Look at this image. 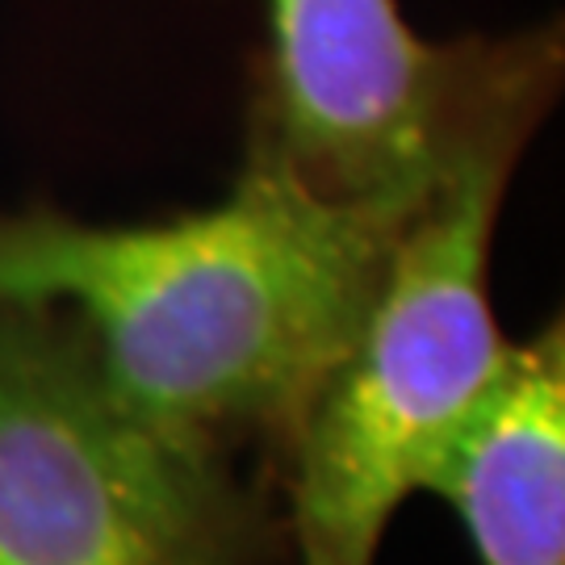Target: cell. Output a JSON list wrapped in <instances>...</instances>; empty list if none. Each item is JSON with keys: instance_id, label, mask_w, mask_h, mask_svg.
I'll use <instances>...</instances> for the list:
<instances>
[{"instance_id": "cell-1", "label": "cell", "mask_w": 565, "mask_h": 565, "mask_svg": "<svg viewBox=\"0 0 565 565\" xmlns=\"http://www.w3.org/2000/svg\"><path fill=\"white\" fill-rule=\"evenodd\" d=\"M411 210L323 198L247 147L223 202L160 223L0 214V302L67 310L139 419L281 473Z\"/></svg>"}, {"instance_id": "cell-2", "label": "cell", "mask_w": 565, "mask_h": 565, "mask_svg": "<svg viewBox=\"0 0 565 565\" xmlns=\"http://www.w3.org/2000/svg\"><path fill=\"white\" fill-rule=\"evenodd\" d=\"M562 30H520L385 256L356 335L285 452L298 565H373L394 511L427 490L494 390L511 343L490 306L507 184L562 93Z\"/></svg>"}, {"instance_id": "cell-3", "label": "cell", "mask_w": 565, "mask_h": 565, "mask_svg": "<svg viewBox=\"0 0 565 565\" xmlns=\"http://www.w3.org/2000/svg\"><path fill=\"white\" fill-rule=\"evenodd\" d=\"M277 482L139 419L67 310L0 302V565H281Z\"/></svg>"}, {"instance_id": "cell-4", "label": "cell", "mask_w": 565, "mask_h": 565, "mask_svg": "<svg viewBox=\"0 0 565 565\" xmlns=\"http://www.w3.org/2000/svg\"><path fill=\"white\" fill-rule=\"evenodd\" d=\"M247 147L335 202L415 205L515 34L419 39L398 0H264Z\"/></svg>"}, {"instance_id": "cell-5", "label": "cell", "mask_w": 565, "mask_h": 565, "mask_svg": "<svg viewBox=\"0 0 565 565\" xmlns=\"http://www.w3.org/2000/svg\"><path fill=\"white\" fill-rule=\"evenodd\" d=\"M482 565H565V335L511 343L494 390L436 465Z\"/></svg>"}]
</instances>
